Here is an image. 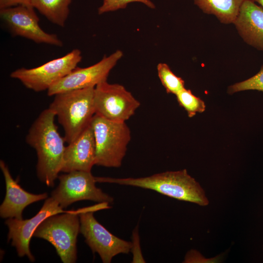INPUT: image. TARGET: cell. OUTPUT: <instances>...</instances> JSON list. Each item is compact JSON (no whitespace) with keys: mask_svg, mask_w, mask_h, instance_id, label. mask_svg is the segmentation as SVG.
I'll return each mask as SVG.
<instances>
[{"mask_svg":"<svg viewBox=\"0 0 263 263\" xmlns=\"http://www.w3.org/2000/svg\"><path fill=\"white\" fill-rule=\"evenodd\" d=\"M158 76L168 94H176L185 89L184 81L175 75L168 64L159 63L157 66Z\"/></svg>","mask_w":263,"mask_h":263,"instance_id":"18","label":"cell"},{"mask_svg":"<svg viewBox=\"0 0 263 263\" xmlns=\"http://www.w3.org/2000/svg\"><path fill=\"white\" fill-rule=\"evenodd\" d=\"M243 40L257 49L263 50V8L254 0H244L233 22Z\"/></svg>","mask_w":263,"mask_h":263,"instance_id":"15","label":"cell"},{"mask_svg":"<svg viewBox=\"0 0 263 263\" xmlns=\"http://www.w3.org/2000/svg\"><path fill=\"white\" fill-rule=\"evenodd\" d=\"M255 2H258L260 4L261 6L263 8V0H254Z\"/></svg>","mask_w":263,"mask_h":263,"instance_id":"23","label":"cell"},{"mask_svg":"<svg viewBox=\"0 0 263 263\" xmlns=\"http://www.w3.org/2000/svg\"><path fill=\"white\" fill-rule=\"evenodd\" d=\"M95 144L91 124L66 146L61 172L91 171L95 165Z\"/></svg>","mask_w":263,"mask_h":263,"instance_id":"14","label":"cell"},{"mask_svg":"<svg viewBox=\"0 0 263 263\" xmlns=\"http://www.w3.org/2000/svg\"><path fill=\"white\" fill-rule=\"evenodd\" d=\"M72 0H31V5L52 23L64 27Z\"/></svg>","mask_w":263,"mask_h":263,"instance_id":"17","label":"cell"},{"mask_svg":"<svg viewBox=\"0 0 263 263\" xmlns=\"http://www.w3.org/2000/svg\"><path fill=\"white\" fill-rule=\"evenodd\" d=\"M81 59V51L75 49L62 57L51 60L38 67L17 69L10 76L19 80L26 88L34 92L47 91L77 67Z\"/></svg>","mask_w":263,"mask_h":263,"instance_id":"7","label":"cell"},{"mask_svg":"<svg viewBox=\"0 0 263 263\" xmlns=\"http://www.w3.org/2000/svg\"><path fill=\"white\" fill-rule=\"evenodd\" d=\"M56 115L49 108L42 111L30 126L25 137L37 155L36 171L39 179L53 187L61 172L66 146L55 123Z\"/></svg>","mask_w":263,"mask_h":263,"instance_id":"1","label":"cell"},{"mask_svg":"<svg viewBox=\"0 0 263 263\" xmlns=\"http://www.w3.org/2000/svg\"><path fill=\"white\" fill-rule=\"evenodd\" d=\"M135 2L143 3L151 9L155 8V5L150 0H103L102 5L98 9V13L101 15L124 9L130 3Z\"/></svg>","mask_w":263,"mask_h":263,"instance_id":"21","label":"cell"},{"mask_svg":"<svg viewBox=\"0 0 263 263\" xmlns=\"http://www.w3.org/2000/svg\"><path fill=\"white\" fill-rule=\"evenodd\" d=\"M123 52L116 50L109 56H104L96 63L85 68L76 67L66 76L55 83L48 90L49 96L73 90L95 87L107 81L113 68L123 56Z\"/></svg>","mask_w":263,"mask_h":263,"instance_id":"11","label":"cell"},{"mask_svg":"<svg viewBox=\"0 0 263 263\" xmlns=\"http://www.w3.org/2000/svg\"><path fill=\"white\" fill-rule=\"evenodd\" d=\"M244 0H193L204 13L213 15L222 23H233Z\"/></svg>","mask_w":263,"mask_h":263,"instance_id":"16","label":"cell"},{"mask_svg":"<svg viewBox=\"0 0 263 263\" xmlns=\"http://www.w3.org/2000/svg\"><path fill=\"white\" fill-rule=\"evenodd\" d=\"M0 168L6 186L4 199L0 206V216L3 219H22V212L28 206L48 198L47 193L36 194L27 192L12 177L8 166L0 160Z\"/></svg>","mask_w":263,"mask_h":263,"instance_id":"13","label":"cell"},{"mask_svg":"<svg viewBox=\"0 0 263 263\" xmlns=\"http://www.w3.org/2000/svg\"><path fill=\"white\" fill-rule=\"evenodd\" d=\"M18 5L32 6L31 0H0V9Z\"/></svg>","mask_w":263,"mask_h":263,"instance_id":"22","label":"cell"},{"mask_svg":"<svg viewBox=\"0 0 263 263\" xmlns=\"http://www.w3.org/2000/svg\"><path fill=\"white\" fill-rule=\"evenodd\" d=\"M107 203H99L95 207L84 208L79 213L80 233L93 252L97 253L104 263H110L119 254H129L133 244L118 238L100 224L94 215L95 208L109 207Z\"/></svg>","mask_w":263,"mask_h":263,"instance_id":"6","label":"cell"},{"mask_svg":"<svg viewBox=\"0 0 263 263\" xmlns=\"http://www.w3.org/2000/svg\"><path fill=\"white\" fill-rule=\"evenodd\" d=\"M98 183L131 186L155 191L163 195L186 202L206 206L209 201L205 191L187 169L168 171L139 178L95 177Z\"/></svg>","mask_w":263,"mask_h":263,"instance_id":"2","label":"cell"},{"mask_svg":"<svg viewBox=\"0 0 263 263\" xmlns=\"http://www.w3.org/2000/svg\"><path fill=\"white\" fill-rule=\"evenodd\" d=\"M95 144V165L119 168L131 140L125 122H116L95 114L91 123Z\"/></svg>","mask_w":263,"mask_h":263,"instance_id":"4","label":"cell"},{"mask_svg":"<svg viewBox=\"0 0 263 263\" xmlns=\"http://www.w3.org/2000/svg\"><path fill=\"white\" fill-rule=\"evenodd\" d=\"M32 6L18 5L0 9V17L13 36H19L37 43L63 45L57 36L45 32Z\"/></svg>","mask_w":263,"mask_h":263,"instance_id":"10","label":"cell"},{"mask_svg":"<svg viewBox=\"0 0 263 263\" xmlns=\"http://www.w3.org/2000/svg\"><path fill=\"white\" fill-rule=\"evenodd\" d=\"M176 96L178 103L187 111L189 117L194 116L197 113H203L206 109L205 102L190 90L185 88Z\"/></svg>","mask_w":263,"mask_h":263,"instance_id":"19","label":"cell"},{"mask_svg":"<svg viewBox=\"0 0 263 263\" xmlns=\"http://www.w3.org/2000/svg\"><path fill=\"white\" fill-rule=\"evenodd\" d=\"M94 89L91 87L56 94L48 107L62 127L68 144L91 124L95 114Z\"/></svg>","mask_w":263,"mask_h":263,"instance_id":"3","label":"cell"},{"mask_svg":"<svg viewBox=\"0 0 263 263\" xmlns=\"http://www.w3.org/2000/svg\"><path fill=\"white\" fill-rule=\"evenodd\" d=\"M66 211L52 197L47 198L39 211L33 217L25 220L7 219L5 224L9 230L8 241H11V245L16 248L19 257L26 256L31 262H34L35 259L30 251V243L35 230L48 217Z\"/></svg>","mask_w":263,"mask_h":263,"instance_id":"12","label":"cell"},{"mask_svg":"<svg viewBox=\"0 0 263 263\" xmlns=\"http://www.w3.org/2000/svg\"><path fill=\"white\" fill-rule=\"evenodd\" d=\"M246 90H257L263 92V66L260 71L251 77L230 85L227 89V93H234Z\"/></svg>","mask_w":263,"mask_h":263,"instance_id":"20","label":"cell"},{"mask_svg":"<svg viewBox=\"0 0 263 263\" xmlns=\"http://www.w3.org/2000/svg\"><path fill=\"white\" fill-rule=\"evenodd\" d=\"M94 101L95 114L116 122H126L140 106L123 85L107 81L94 87Z\"/></svg>","mask_w":263,"mask_h":263,"instance_id":"9","label":"cell"},{"mask_svg":"<svg viewBox=\"0 0 263 263\" xmlns=\"http://www.w3.org/2000/svg\"><path fill=\"white\" fill-rule=\"evenodd\" d=\"M59 184L51 197L62 208L82 200L98 203H112L113 198L97 188L91 171H74L59 175Z\"/></svg>","mask_w":263,"mask_h":263,"instance_id":"8","label":"cell"},{"mask_svg":"<svg viewBox=\"0 0 263 263\" xmlns=\"http://www.w3.org/2000/svg\"><path fill=\"white\" fill-rule=\"evenodd\" d=\"M83 209L48 217L38 225L33 237L43 239L51 243L63 263H75L77 237L80 226L79 213Z\"/></svg>","mask_w":263,"mask_h":263,"instance_id":"5","label":"cell"}]
</instances>
